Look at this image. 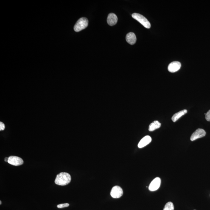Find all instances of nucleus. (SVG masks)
<instances>
[{
  "label": "nucleus",
  "instance_id": "1",
  "mask_svg": "<svg viewBox=\"0 0 210 210\" xmlns=\"http://www.w3.org/2000/svg\"><path fill=\"white\" fill-rule=\"evenodd\" d=\"M71 176L66 172H61L58 174L55 180L56 184L60 186H65L71 181Z\"/></svg>",
  "mask_w": 210,
  "mask_h": 210
},
{
  "label": "nucleus",
  "instance_id": "2",
  "mask_svg": "<svg viewBox=\"0 0 210 210\" xmlns=\"http://www.w3.org/2000/svg\"><path fill=\"white\" fill-rule=\"evenodd\" d=\"M88 21L87 18L82 17L79 19L74 26V30L76 32L82 30L88 26Z\"/></svg>",
  "mask_w": 210,
  "mask_h": 210
},
{
  "label": "nucleus",
  "instance_id": "3",
  "mask_svg": "<svg viewBox=\"0 0 210 210\" xmlns=\"http://www.w3.org/2000/svg\"><path fill=\"white\" fill-rule=\"evenodd\" d=\"M132 17L147 29H149L151 27V24L148 20L141 14L137 13H133L132 15Z\"/></svg>",
  "mask_w": 210,
  "mask_h": 210
},
{
  "label": "nucleus",
  "instance_id": "4",
  "mask_svg": "<svg viewBox=\"0 0 210 210\" xmlns=\"http://www.w3.org/2000/svg\"><path fill=\"white\" fill-rule=\"evenodd\" d=\"M124 192L120 187L118 186H114L110 191V195L114 198H118L122 196Z\"/></svg>",
  "mask_w": 210,
  "mask_h": 210
},
{
  "label": "nucleus",
  "instance_id": "5",
  "mask_svg": "<svg viewBox=\"0 0 210 210\" xmlns=\"http://www.w3.org/2000/svg\"><path fill=\"white\" fill-rule=\"evenodd\" d=\"M9 164L14 166H20L23 163V161L20 157L12 156L8 158L7 162Z\"/></svg>",
  "mask_w": 210,
  "mask_h": 210
},
{
  "label": "nucleus",
  "instance_id": "6",
  "mask_svg": "<svg viewBox=\"0 0 210 210\" xmlns=\"http://www.w3.org/2000/svg\"><path fill=\"white\" fill-rule=\"evenodd\" d=\"M206 135V132L203 129L198 128L193 133L191 137V141H194L198 138H203Z\"/></svg>",
  "mask_w": 210,
  "mask_h": 210
},
{
  "label": "nucleus",
  "instance_id": "7",
  "mask_svg": "<svg viewBox=\"0 0 210 210\" xmlns=\"http://www.w3.org/2000/svg\"><path fill=\"white\" fill-rule=\"evenodd\" d=\"M161 183V179L159 177H156L151 182L149 186V189L152 191L157 190L160 188Z\"/></svg>",
  "mask_w": 210,
  "mask_h": 210
},
{
  "label": "nucleus",
  "instance_id": "8",
  "mask_svg": "<svg viewBox=\"0 0 210 210\" xmlns=\"http://www.w3.org/2000/svg\"><path fill=\"white\" fill-rule=\"evenodd\" d=\"M180 67H181V63L180 62L175 61L170 63L168 67V69L170 72H175L180 69Z\"/></svg>",
  "mask_w": 210,
  "mask_h": 210
},
{
  "label": "nucleus",
  "instance_id": "9",
  "mask_svg": "<svg viewBox=\"0 0 210 210\" xmlns=\"http://www.w3.org/2000/svg\"><path fill=\"white\" fill-rule=\"evenodd\" d=\"M152 141V138L149 135L145 136L139 142L138 144V147L139 148L144 147L149 144Z\"/></svg>",
  "mask_w": 210,
  "mask_h": 210
},
{
  "label": "nucleus",
  "instance_id": "10",
  "mask_svg": "<svg viewBox=\"0 0 210 210\" xmlns=\"http://www.w3.org/2000/svg\"><path fill=\"white\" fill-rule=\"evenodd\" d=\"M118 20V17L115 14L110 13L107 17V22L110 26H113L117 23Z\"/></svg>",
  "mask_w": 210,
  "mask_h": 210
},
{
  "label": "nucleus",
  "instance_id": "11",
  "mask_svg": "<svg viewBox=\"0 0 210 210\" xmlns=\"http://www.w3.org/2000/svg\"><path fill=\"white\" fill-rule=\"evenodd\" d=\"M126 40L131 45L135 44L137 40L136 35L133 32L129 33L126 35Z\"/></svg>",
  "mask_w": 210,
  "mask_h": 210
},
{
  "label": "nucleus",
  "instance_id": "12",
  "mask_svg": "<svg viewBox=\"0 0 210 210\" xmlns=\"http://www.w3.org/2000/svg\"><path fill=\"white\" fill-rule=\"evenodd\" d=\"M187 113V110H184L175 114L172 117V121L174 122H176L181 116L186 114Z\"/></svg>",
  "mask_w": 210,
  "mask_h": 210
},
{
  "label": "nucleus",
  "instance_id": "13",
  "mask_svg": "<svg viewBox=\"0 0 210 210\" xmlns=\"http://www.w3.org/2000/svg\"><path fill=\"white\" fill-rule=\"evenodd\" d=\"M161 124L158 121H155L151 124L149 126V130L152 132L159 128L161 127Z\"/></svg>",
  "mask_w": 210,
  "mask_h": 210
},
{
  "label": "nucleus",
  "instance_id": "14",
  "mask_svg": "<svg viewBox=\"0 0 210 210\" xmlns=\"http://www.w3.org/2000/svg\"><path fill=\"white\" fill-rule=\"evenodd\" d=\"M174 205L172 202H169L165 205L163 210H174Z\"/></svg>",
  "mask_w": 210,
  "mask_h": 210
},
{
  "label": "nucleus",
  "instance_id": "15",
  "mask_svg": "<svg viewBox=\"0 0 210 210\" xmlns=\"http://www.w3.org/2000/svg\"><path fill=\"white\" fill-rule=\"evenodd\" d=\"M69 204L68 203H65L63 204H59L57 205V208H66V207H68L69 206Z\"/></svg>",
  "mask_w": 210,
  "mask_h": 210
},
{
  "label": "nucleus",
  "instance_id": "16",
  "mask_svg": "<svg viewBox=\"0 0 210 210\" xmlns=\"http://www.w3.org/2000/svg\"><path fill=\"white\" fill-rule=\"evenodd\" d=\"M205 114V119H206L207 121H210V110H208L206 114Z\"/></svg>",
  "mask_w": 210,
  "mask_h": 210
},
{
  "label": "nucleus",
  "instance_id": "17",
  "mask_svg": "<svg viewBox=\"0 0 210 210\" xmlns=\"http://www.w3.org/2000/svg\"><path fill=\"white\" fill-rule=\"evenodd\" d=\"M5 128V124L2 122H0V130H4Z\"/></svg>",
  "mask_w": 210,
  "mask_h": 210
},
{
  "label": "nucleus",
  "instance_id": "18",
  "mask_svg": "<svg viewBox=\"0 0 210 210\" xmlns=\"http://www.w3.org/2000/svg\"><path fill=\"white\" fill-rule=\"evenodd\" d=\"M5 161L8 162V158H6L4 159Z\"/></svg>",
  "mask_w": 210,
  "mask_h": 210
},
{
  "label": "nucleus",
  "instance_id": "19",
  "mask_svg": "<svg viewBox=\"0 0 210 210\" xmlns=\"http://www.w3.org/2000/svg\"><path fill=\"white\" fill-rule=\"evenodd\" d=\"M1 203H2V202H1V201H0V204H1Z\"/></svg>",
  "mask_w": 210,
  "mask_h": 210
},
{
  "label": "nucleus",
  "instance_id": "20",
  "mask_svg": "<svg viewBox=\"0 0 210 210\" xmlns=\"http://www.w3.org/2000/svg\"></svg>",
  "mask_w": 210,
  "mask_h": 210
}]
</instances>
